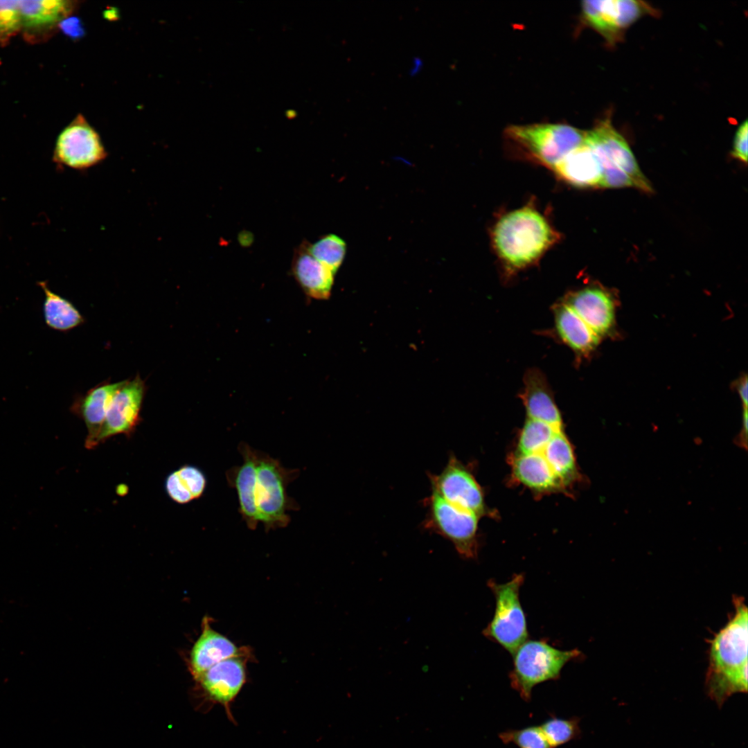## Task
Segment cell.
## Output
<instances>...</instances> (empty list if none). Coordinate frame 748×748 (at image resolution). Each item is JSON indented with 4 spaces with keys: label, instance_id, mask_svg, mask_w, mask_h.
<instances>
[{
    "label": "cell",
    "instance_id": "obj_1",
    "mask_svg": "<svg viewBox=\"0 0 748 748\" xmlns=\"http://www.w3.org/2000/svg\"><path fill=\"white\" fill-rule=\"evenodd\" d=\"M733 604V617L710 641L705 686L720 706L747 691V609L742 597H735Z\"/></svg>",
    "mask_w": 748,
    "mask_h": 748
},
{
    "label": "cell",
    "instance_id": "obj_2",
    "mask_svg": "<svg viewBox=\"0 0 748 748\" xmlns=\"http://www.w3.org/2000/svg\"><path fill=\"white\" fill-rule=\"evenodd\" d=\"M558 238L546 218L531 206L506 213L492 231L494 249L509 274L535 263Z\"/></svg>",
    "mask_w": 748,
    "mask_h": 748
},
{
    "label": "cell",
    "instance_id": "obj_3",
    "mask_svg": "<svg viewBox=\"0 0 748 748\" xmlns=\"http://www.w3.org/2000/svg\"><path fill=\"white\" fill-rule=\"evenodd\" d=\"M583 143L592 150L601 165L600 188L634 187L652 192L627 143L608 118L585 132Z\"/></svg>",
    "mask_w": 748,
    "mask_h": 748
},
{
    "label": "cell",
    "instance_id": "obj_4",
    "mask_svg": "<svg viewBox=\"0 0 748 748\" xmlns=\"http://www.w3.org/2000/svg\"><path fill=\"white\" fill-rule=\"evenodd\" d=\"M299 474V469L286 468L278 459L258 449L254 499L259 522L267 533L287 526L291 522L288 512L300 509L287 494L288 485Z\"/></svg>",
    "mask_w": 748,
    "mask_h": 748
},
{
    "label": "cell",
    "instance_id": "obj_5",
    "mask_svg": "<svg viewBox=\"0 0 748 748\" xmlns=\"http://www.w3.org/2000/svg\"><path fill=\"white\" fill-rule=\"evenodd\" d=\"M580 654L578 649L562 650L543 640L527 639L513 654L511 686L523 700L529 701L536 685L558 679L563 667Z\"/></svg>",
    "mask_w": 748,
    "mask_h": 748
},
{
    "label": "cell",
    "instance_id": "obj_6",
    "mask_svg": "<svg viewBox=\"0 0 748 748\" xmlns=\"http://www.w3.org/2000/svg\"><path fill=\"white\" fill-rule=\"evenodd\" d=\"M585 132L561 123L512 125L506 135L542 164L553 169L583 141Z\"/></svg>",
    "mask_w": 748,
    "mask_h": 748
},
{
    "label": "cell",
    "instance_id": "obj_7",
    "mask_svg": "<svg viewBox=\"0 0 748 748\" xmlns=\"http://www.w3.org/2000/svg\"><path fill=\"white\" fill-rule=\"evenodd\" d=\"M524 581V575L519 573L505 583H497L493 579L488 582L495 598V609L483 634L512 655L528 636L526 615L519 600Z\"/></svg>",
    "mask_w": 748,
    "mask_h": 748
},
{
    "label": "cell",
    "instance_id": "obj_8",
    "mask_svg": "<svg viewBox=\"0 0 748 748\" xmlns=\"http://www.w3.org/2000/svg\"><path fill=\"white\" fill-rule=\"evenodd\" d=\"M422 504L427 510L423 528L449 540L463 558L474 559L480 517L453 505L432 491Z\"/></svg>",
    "mask_w": 748,
    "mask_h": 748
},
{
    "label": "cell",
    "instance_id": "obj_9",
    "mask_svg": "<svg viewBox=\"0 0 748 748\" xmlns=\"http://www.w3.org/2000/svg\"><path fill=\"white\" fill-rule=\"evenodd\" d=\"M431 489L448 502L479 517L487 515L483 491L470 467L451 454L443 470L437 474L427 472Z\"/></svg>",
    "mask_w": 748,
    "mask_h": 748
},
{
    "label": "cell",
    "instance_id": "obj_10",
    "mask_svg": "<svg viewBox=\"0 0 748 748\" xmlns=\"http://www.w3.org/2000/svg\"><path fill=\"white\" fill-rule=\"evenodd\" d=\"M54 157L62 165L82 170L103 162L107 152L98 132L79 114L57 136Z\"/></svg>",
    "mask_w": 748,
    "mask_h": 748
},
{
    "label": "cell",
    "instance_id": "obj_11",
    "mask_svg": "<svg viewBox=\"0 0 748 748\" xmlns=\"http://www.w3.org/2000/svg\"><path fill=\"white\" fill-rule=\"evenodd\" d=\"M657 11L647 3L633 0L584 1L582 14L585 22L610 45L620 42L626 29L640 17Z\"/></svg>",
    "mask_w": 748,
    "mask_h": 748
},
{
    "label": "cell",
    "instance_id": "obj_12",
    "mask_svg": "<svg viewBox=\"0 0 748 748\" xmlns=\"http://www.w3.org/2000/svg\"><path fill=\"white\" fill-rule=\"evenodd\" d=\"M147 386L137 374L132 380H125L115 393L100 431L97 445L118 434L130 436L141 422V410Z\"/></svg>",
    "mask_w": 748,
    "mask_h": 748
},
{
    "label": "cell",
    "instance_id": "obj_13",
    "mask_svg": "<svg viewBox=\"0 0 748 748\" xmlns=\"http://www.w3.org/2000/svg\"><path fill=\"white\" fill-rule=\"evenodd\" d=\"M560 300L565 303L600 339L614 323L615 307L611 294L596 285L570 290Z\"/></svg>",
    "mask_w": 748,
    "mask_h": 748
},
{
    "label": "cell",
    "instance_id": "obj_14",
    "mask_svg": "<svg viewBox=\"0 0 748 748\" xmlns=\"http://www.w3.org/2000/svg\"><path fill=\"white\" fill-rule=\"evenodd\" d=\"M523 385L518 395L524 407L526 418L564 430L562 414L544 373L537 368H528L524 375Z\"/></svg>",
    "mask_w": 748,
    "mask_h": 748
},
{
    "label": "cell",
    "instance_id": "obj_15",
    "mask_svg": "<svg viewBox=\"0 0 748 748\" xmlns=\"http://www.w3.org/2000/svg\"><path fill=\"white\" fill-rule=\"evenodd\" d=\"M238 450L242 456V463L226 470V479L229 486L237 492L238 513L247 526L255 530L259 523L254 499L258 449L240 442Z\"/></svg>",
    "mask_w": 748,
    "mask_h": 748
},
{
    "label": "cell",
    "instance_id": "obj_16",
    "mask_svg": "<svg viewBox=\"0 0 748 748\" xmlns=\"http://www.w3.org/2000/svg\"><path fill=\"white\" fill-rule=\"evenodd\" d=\"M551 311L553 328L550 333L553 337L571 350L576 362L590 356L601 339L560 299L553 304Z\"/></svg>",
    "mask_w": 748,
    "mask_h": 748
},
{
    "label": "cell",
    "instance_id": "obj_17",
    "mask_svg": "<svg viewBox=\"0 0 748 748\" xmlns=\"http://www.w3.org/2000/svg\"><path fill=\"white\" fill-rule=\"evenodd\" d=\"M125 380L114 383L109 380L104 381L75 398L70 410L85 423L87 429L86 448L91 449L98 445L97 439L112 397Z\"/></svg>",
    "mask_w": 748,
    "mask_h": 748
},
{
    "label": "cell",
    "instance_id": "obj_18",
    "mask_svg": "<svg viewBox=\"0 0 748 748\" xmlns=\"http://www.w3.org/2000/svg\"><path fill=\"white\" fill-rule=\"evenodd\" d=\"M245 679V664L240 654L215 664L197 681L211 700L226 704L236 697Z\"/></svg>",
    "mask_w": 748,
    "mask_h": 748
},
{
    "label": "cell",
    "instance_id": "obj_19",
    "mask_svg": "<svg viewBox=\"0 0 748 748\" xmlns=\"http://www.w3.org/2000/svg\"><path fill=\"white\" fill-rule=\"evenodd\" d=\"M21 30L28 36L39 32H51L73 14L79 1L65 0L19 1Z\"/></svg>",
    "mask_w": 748,
    "mask_h": 748
},
{
    "label": "cell",
    "instance_id": "obj_20",
    "mask_svg": "<svg viewBox=\"0 0 748 748\" xmlns=\"http://www.w3.org/2000/svg\"><path fill=\"white\" fill-rule=\"evenodd\" d=\"M510 466L514 480L533 492H564L566 490L542 453L514 454L510 457Z\"/></svg>",
    "mask_w": 748,
    "mask_h": 748
},
{
    "label": "cell",
    "instance_id": "obj_21",
    "mask_svg": "<svg viewBox=\"0 0 748 748\" xmlns=\"http://www.w3.org/2000/svg\"><path fill=\"white\" fill-rule=\"evenodd\" d=\"M240 654V649L226 636L214 630L205 618L202 633L190 652L189 668L197 680L215 664Z\"/></svg>",
    "mask_w": 748,
    "mask_h": 748
},
{
    "label": "cell",
    "instance_id": "obj_22",
    "mask_svg": "<svg viewBox=\"0 0 748 748\" xmlns=\"http://www.w3.org/2000/svg\"><path fill=\"white\" fill-rule=\"evenodd\" d=\"M308 242L295 250L292 269L295 279L309 296L327 299L331 293L334 273L316 260L309 252Z\"/></svg>",
    "mask_w": 748,
    "mask_h": 748
},
{
    "label": "cell",
    "instance_id": "obj_23",
    "mask_svg": "<svg viewBox=\"0 0 748 748\" xmlns=\"http://www.w3.org/2000/svg\"><path fill=\"white\" fill-rule=\"evenodd\" d=\"M566 182L580 188H600L601 165L592 150L582 143L552 169Z\"/></svg>",
    "mask_w": 748,
    "mask_h": 748
},
{
    "label": "cell",
    "instance_id": "obj_24",
    "mask_svg": "<svg viewBox=\"0 0 748 748\" xmlns=\"http://www.w3.org/2000/svg\"><path fill=\"white\" fill-rule=\"evenodd\" d=\"M542 454L566 488L581 479L573 449L564 430L554 434Z\"/></svg>",
    "mask_w": 748,
    "mask_h": 748
},
{
    "label": "cell",
    "instance_id": "obj_25",
    "mask_svg": "<svg viewBox=\"0 0 748 748\" xmlns=\"http://www.w3.org/2000/svg\"><path fill=\"white\" fill-rule=\"evenodd\" d=\"M204 472L192 465H184L171 472L165 481L169 497L179 504H186L200 498L206 488Z\"/></svg>",
    "mask_w": 748,
    "mask_h": 748
},
{
    "label": "cell",
    "instance_id": "obj_26",
    "mask_svg": "<svg viewBox=\"0 0 748 748\" xmlns=\"http://www.w3.org/2000/svg\"><path fill=\"white\" fill-rule=\"evenodd\" d=\"M38 284L45 294L43 313L47 326L67 332L85 322L83 315L70 301L51 290L46 282L39 281Z\"/></svg>",
    "mask_w": 748,
    "mask_h": 748
},
{
    "label": "cell",
    "instance_id": "obj_27",
    "mask_svg": "<svg viewBox=\"0 0 748 748\" xmlns=\"http://www.w3.org/2000/svg\"><path fill=\"white\" fill-rule=\"evenodd\" d=\"M562 430L526 418L519 434L515 454L542 453L554 434Z\"/></svg>",
    "mask_w": 748,
    "mask_h": 748
},
{
    "label": "cell",
    "instance_id": "obj_28",
    "mask_svg": "<svg viewBox=\"0 0 748 748\" xmlns=\"http://www.w3.org/2000/svg\"><path fill=\"white\" fill-rule=\"evenodd\" d=\"M310 254L334 274L341 265L346 252L345 241L335 234H328L313 244H308Z\"/></svg>",
    "mask_w": 748,
    "mask_h": 748
},
{
    "label": "cell",
    "instance_id": "obj_29",
    "mask_svg": "<svg viewBox=\"0 0 748 748\" xmlns=\"http://www.w3.org/2000/svg\"><path fill=\"white\" fill-rule=\"evenodd\" d=\"M540 728L552 748H556L576 737L578 724L576 719L553 718L542 723Z\"/></svg>",
    "mask_w": 748,
    "mask_h": 748
},
{
    "label": "cell",
    "instance_id": "obj_30",
    "mask_svg": "<svg viewBox=\"0 0 748 748\" xmlns=\"http://www.w3.org/2000/svg\"><path fill=\"white\" fill-rule=\"evenodd\" d=\"M499 738L504 743H513L519 748H552L540 726L504 731Z\"/></svg>",
    "mask_w": 748,
    "mask_h": 748
},
{
    "label": "cell",
    "instance_id": "obj_31",
    "mask_svg": "<svg viewBox=\"0 0 748 748\" xmlns=\"http://www.w3.org/2000/svg\"><path fill=\"white\" fill-rule=\"evenodd\" d=\"M21 31L19 0H0V44Z\"/></svg>",
    "mask_w": 748,
    "mask_h": 748
},
{
    "label": "cell",
    "instance_id": "obj_32",
    "mask_svg": "<svg viewBox=\"0 0 748 748\" xmlns=\"http://www.w3.org/2000/svg\"><path fill=\"white\" fill-rule=\"evenodd\" d=\"M747 121L745 120L735 134L731 156L744 163L747 162Z\"/></svg>",
    "mask_w": 748,
    "mask_h": 748
},
{
    "label": "cell",
    "instance_id": "obj_33",
    "mask_svg": "<svg viewBox=\"0 0 748 748\" xmlns=\"http://www.w3.org/2000/svg\"><path fill=\"white\" fill-rule=\"evenodd\" d=\"M59 27L72 39H80L84 35L83 25L78 17H66L60 23Z\"/></svg>",
    "mask_w": 748,
    "mask_h": 748
},
{
    "label": "cell",
    "instance_id": "obj_34",
    "mask_svg": "<svg viewBox=\"0 0 748 748\" xmlns=\"http://www.w3.org/2000/svg\"><path fill=\"white\" fill-rule=\"evenodd\" d=\"M747 431H748L747 408H743V412H742V431H741V433L740 434V436L738 438V443L744 449H747Z\"/></svg>",
    "mask_w": 748,
    "mask_h": 748
},
{
    "label": "cell",
    "instance_id": "obj_35",
    "mask_svg": "<svg viewBox=\"0 0 748 748\" xmlns=\"http://www.w3.org/2000/svg\"><path fill=\"white\" fill-rule=\"evenodd\" d=\"M738 393L742 401L743 408H747V379L746 377L738 386Z\"/></svg>",
    "mask_w": 748,
    "mask_h": 748
},
{
    "label": "cell",
    "instance_id": "obj_36",
    "mask_svg": "<svg viewBox=\"0 0 748 748\" xmlns=\"http://www.w3.org/2000/svg\"><path fill=\"white\" fill-rule=\"evenodd\" d=\"M411 66H412L409 70V74L411 76H414L421 71L423 66V62L420 57L416 56L413 59Z\"/></svg>",
    "mask_w": 748,
    "mask_h": 748
},
{
    "label": "cell",
    "instance_id": "obj_37",
    "mask_svg": "<svg viewBox=\"0 0 748 748\" xmlns=\"http://www.w3.org/2000/svg\"><path fill=\"white\" fill-rule=\"evenodd\" d=\"M103 16L109 21H116L118 19L119 15L116 8L109 7L104 11Z\"/></svg>",
    "mask_w": 748,
    "mask_h": 748
}]
</instances>
